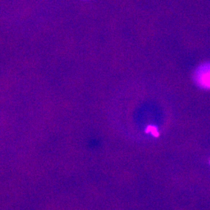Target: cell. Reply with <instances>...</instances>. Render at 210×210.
<instances>
[{
  "mask_svg": "<svg viewBox=\"0 0 210 210\" xmlns=\"http://www.w3.org/2000/svg\"><path fill=\"white\" fill-rule=\"evenodd\" d=\"M198 78L199 84L203 87L210 88V69L199 72Z\"/></svg>",
  "mask_w": 210,
  "mask_h": 210,
  "instance_id": "obj_1",
  "label": "cell"
},
{
  "mask_svg": "<svg viewBox=\"0 0 210 210\" xmlns=\"http://www.w3.org/2000/svg\"><path fill=\"white\" fill-rule=\"evenodd\" d=\"M150 131H151L152 134L154 136H155V137H158L159 136V133L157 131L156 128H154V127L149 126V128H147V132H149Z\"/></svg>",
  "mask_w": 210,
  "mask_h": 210,
  "instance_id": "obj_2",
  "label": "cell"
}]
</instances>
